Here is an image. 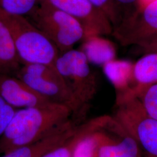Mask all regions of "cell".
I'll list each match as a JSON object with an SVG mask.
<instances>
[{"mask_svg":"<svg viewBox=\"0 0 157 157\" xmlns=\"http://www.w3.org/2000/svg\"><path fill=\"white\" fill-rule=\"evenodd\" d=\"M72 115L70 108L54 102L16 110L0 137V153L5 154L39 140L67 122Z\"/></svg>","mask_w":157,"mask_h":157,"instance_id":"1","label":"cell"},{"mask_svg":"<svg viewBox=\"0 0 157 157\" xmlns=\"http://www.w3.org/2000/svg\"><path fill=\"white\" fill-rule=\"evenodd\" d=\"M0 18L10 32L22 65L54 66L59 51L27 17L11 14L0 8Z\"/></svg>","mask_w":157,"mask_h":157,"instance_id":"2","label":"cell"},{"mask_svg":"<svg viewBox=\"0 0 157 157\" xmlns=\"http://www.w3.org/2000/svg\"><path fill=\"white\" fill-rule=\"evenodd\" d=\"M26 17L56 46L59 53L73 49L77 43L84 39L81 24L48 0H40Z\"/></svg>","mask_w":157,"mask_h":157,"instance_id":"3","label":"cell"},{"mask_svg":"<svg viewBox=\"0 0 157 157\" xmlns=\"http://www.w3.org/2000/svg\"><path fill=\"white\" fill-rule=\"evenodd\" d=\"M15 76L48 100L70 108L74 116L82 114L87 108L76 101L54 66L24 64Z\"/></svg>","mask_w":157,"mask_h":157,"instance_id":"4","label":"cell"},{"mask_svg":"<svg viewBox=\"0 0 157 157\" xmlns=\"http://www.w3.org/2000/svg\"><path fill=\"white\" fill-rule=\"evenodd\" d=\"M117 102L113 119L137 141L146 157H157V120L146 113L136 97H123Z\"/></svg>","mask_w":157,"mask_h":157,"instance_id":"5","label":"cell"},{"mask_svg":"<svg viewBox=\"0 0 157 157\" xmlns=\"http://www.w3.org/2000/svg\"><path fill=\"white\" fill-rule=\"evenodd\" d=\"M54 67L78 104L87 107L95 95L97 80L86 54L73 48L60 53Z\"/></svg>","mask_w":157,"mask_h":157,"instance_id":"6","label":"cell"},{"mask_svg":"<svg viewBox=\"0 0 157 157\" xmlns=\"http://www.w3.org/2000/svg\"><path fill=\"white\" fill-rule=\"evenodd\" d=\"M112 35L121 45H140L157 37V0H154L113 28Z\"/></svg>","mask_w":157,"mask_h":157,"instance_id":"7","label":"cell"},{"mask_svg":"<svg viewBox=\"0 0 157 157\" xmlns=\"http://www.w3.org/2000/svg\"><path fill=\"white\" fill-rule=\"evenodd\" d=\"M56 8L76 19L83 27L84 39L112 35L113 26L105 14L89 0H48Z\"/></svg>","mask_w":157,"mask_h":157,"instance_id":"8","label":"cell"},{"mask_svg":"<svg viewBox=\"0 0 157 157\" xmlns=\"http://www.w3.org/2000/svg\"><path fill=\"white\" fill-rule=\"evenodd\" d=\"M0 95L15 108L42 107L52 102L20 78L3 73H0Z\"/></svg>","mask_w":157,"mask_h":157,"instance_id":"9","label":"cell"},{"mask_svg":"<svg viewBox=\"0 0 157 157\" xmlns=\"http://www.w3.org/2000/svg\"><path fill=\"white\" fill-rule=\"evenodd\" d=\"M75 124L71 118L43 138L5 153L1 157H41L73 135L78 126Z\"/></svg>","mask_w":157,"mask_h":157,"instance_id":"10","label":"cell"},{"mask_svg":"<svg viewBox=\"0 0 157 157\" xmlns=\"http://www.w3.org/2000/svg\"><path fill=\"white\" fill-rule=\"evenodd\" d=\"M142 152L137 141L121 127L118 139H112L106 135L96 157H143Z\"/></svg>","mask_w":157,"mask_h":157,"instance_id":"11","label":"cell"},{"mask_svg":"<svg viewBox=\"0 0 157 157\" xmlns=\"http://www.w3.org/2000/svg\"><path fill=\"white\" fill-rule=\"evenodd\" d=\"M132 75L136 83L128 95L135 96L150 85L157 83V52L146 53L132 67Z\"/></svg>","mask_w":157,"mask_h":157,"instance_id":"12","label":"cell"},{"mask_svg":"<svg viewBox=\"0 0 157 157\" xmlns=\"http://www.w3.org/2000/svg\"><path fill=\"white\" fill-rule=\"evenodd\" d=\"M22 66L10 32L0 18V73L15 76Z\"/></svg>","mask_w":157,"mask_h":157,"instance_id":"13","label":"cell"},{"mask_svg":"<svg viewBox=\"0 0 157 157\" xmlns=\"http://www.w3.org/2000/svg\"><path fill=\"white\" fill-rule=\"evenodd\" d=\"M104 119L105 118L102 117L93 119L86 124L78 126L76 132L67 140L41 157H72L73 150L78 141L86 133L101 125L104 122Z\"/></svg>","mask_w":157,"mask_h":157,"instance_id":"14","label":"cell"},{"mask_svg":"<svg viewBox=\"0 0 157 157\" xmlns=\"http://www.w3.org/2000/svg\"><path fill=\"white\" fill-rule=\"evenodd\" d=\"M108 119L101 125L86 133L78 141L72 157H96L98 149L106 137L105 134L100 132V129L107 124L109 119Z\"/></svg>","mask_w":157,"mask_h":157,"instance_id":"15","label":"cell"},{"mask_svg":"<svg viewBox=\"0 0 157 157\" xmlns=\"http://www.w3.org/2000/svg\"><path fill=\"white\" fill-rule=\"evenodd\" d=\"M84 40L83 49L81 50L86 54L89 62L104 65L113 60V50L107 41L100 38V36L91 37Z\"/></svg>","mask_w":157,"mask_h":157,"instance_id":"16","label":"cell"},{"mask_svg":"<svg viewBox=\"0 0 157 157\" xmlns=\"http://www.w3.org/2000/svg\"><path fill=\"white\" fill-rule=\"evenodd\" d=\"M40 0H0V8L10 13L28 16Z\"/></svg>","mask_w":157,"mask_h":157,"instance_id":"17","label":"cell"},{"mask_svg":"<svg viewBox=\"0 0 157 157\" xmlns=\"http://www.w3.org/2000/svg\"><path fill=\"white\" fill-rule=\"evenodd\" d=\"M136 97L139 100L146 113L157 120V83L146 87Z\"/></svg>","mask_w":157,"mask_h":157,"instance_id":"18","label":"cell"},{"mask_svg":"<svg viewBox=\"0 0 157 157\" xmlns=\"http://www.w3.org/2000/svg\"><path fill=\"white\" fill-rule=\"evenodd\" d=\"M103 12L111 23L113 28L122 20V13L120 8L114 0H89Z\"/></svg>","mask_w":157,"mask_h":157,"instance_id":"19","label":"cell"},{"mask_svg":"<svg viewBox=\"0 0 157 157\" xmlns=\"http://www.w3.org/2000/svg\"><path fill=\"white\" fill-rule=\"evenodd\" d=\"M16 108L8 104L0 95V137L11 121Z\"/></svg>","mask_w":157,"mask_h":157,"instance_id":"20","label":"cell"},{"mask_svg":"<svg viewBox=\"0 0 157 157\" xmlns=\"http://www.w3.org/2000/svg\"><path fill=\"white\" fill-rule=\"evenodd\" d=\"M138 46L144 54L152 52H157V37Z\"/></svg>","mask_w":157,"mask_h":157,"instance_id":"21","label":"cell"},{"mask_svg":"<svg viewBox=\"0 0 157 157\" xmlns=\"http://www.w3.org/2000/svg\"><path fill=\"white\" fill-rule=\"evenodd\" d=\"M117 5L120 8L121 6H126V8H132V6H137L138 8V1L139 0H114Z\"/></svg>","mask_w":157,"mask_h":157,"instance_id":"22","label":"cell"},{"mask_svg":"<svg viewBox=\"0 0 157 157\" xmlns=\"http://www.w3.org/2000/svg\"><path fill=\"white\" fill-rule=\"evenodd\" d=\"M154 0H139L138 1V9H140L143 8V6L147 5V4H148L149 2H150L151 1H152Z\"/></svg>","mask_w":157,"mask_h":157,"instance_id":"23","label":"cell"}]
</instances>
